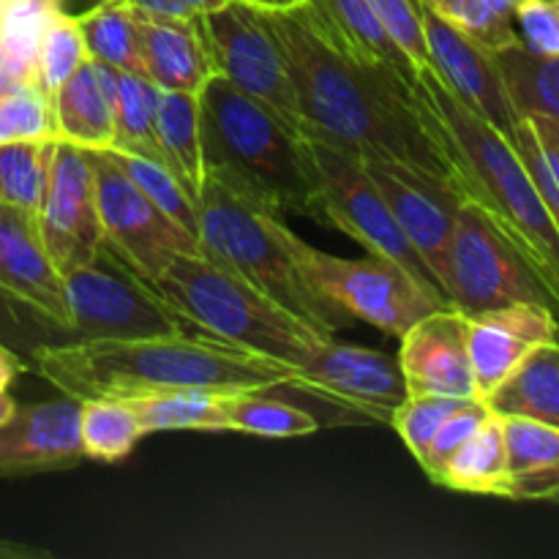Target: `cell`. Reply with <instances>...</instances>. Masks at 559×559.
<instances>
[{"mask_svg":"<svg viewBox=\"0 0 559 559\" xmlns=\"http://www.w3.org/2000/svg\"><path fill=\"white\" fill-rule=\"evenodd\" d=\"M265 14L289 63L309 140L342 147L360 162L393 158L448 178L409 76L344 58L314 31L304 3Z\"/></svg>","mask_w":559,"mask_h":559,"instance_id":"6da1fadb","label":"cell"},{"mask_svg":"<svg viewBox=\"0 0 559 559\" xmlns=\"http://www.w3.org/2000/svg\"><path fill=\"white\" fill-rule=\"evenodd\" d=\"M33 369L63 396L142 399L175 391L260 393L287 388L295 369L246 353L200 331L162 336L49 342L33 349Z\"/></svg>","mask_w":559,"mask_h":559,"instance_id":"7a4b0ae2","label":"cell"},{"mask_svg":"<svg viewBox=\"0 0 559 559\" xmlns=\"http://www.w3.org/2000/svg\"><path fill=\"white\" fill-rule=\"evenodd\" d=\"M409 87L459 194L513 240L559 298V229L516 145L473 112L435 66L415 71Z\"/></svg>","mask_w":559,"mask_h":559,"instance_id":"3957f363","label":"cell"},{"mask_svg":"<svg viewBox=\"0 0 559 559\" xmlns=\"http://www.w3.org/2000/svg\"><path fill=\"white\" fill-rule=\"evenodd\" d=\"M200 126L205 175L278 216L295 213L322 222L309 136L218 74L200 91Z\"/></svg>","mask_w":559,"mask_h":559,"instance_id":"277c9868","label":"cell"},{"mask_svg":"<svg viewBox=\"0 0 559 559\" xmlns=\"http://www.w3.org/2000/svg\"><path fill=\"white\" fill-rule=\"evenodd\" d=\"M298 235L282 216L205 175L200 191V254L233 271L278 306L325 336L353 325V317L306 278L298 262Z\"/></svg>","mask_w":559,"mask_h":559,"instance_id":"5b68a950","label":"cell"},{"mask_svg":"<svg viewBox=\"0 0 559 559\" xmlns=\"http://www.w3.org/2000/svg\"><path fill=\"white\" fill-rule=\"evenodd\" d=\"M194 331L298 369L331 338L205 254H180L153 282Z\"/></svg>","mask_w":559,"mask_h":559,"instance_id":"8992f818","label":"cell"},{"mask_svg":"<svg viewBox=\"0 0 559 559\" xmlns=\"http://www.w3.org/2000/svg\"><path fill=\"white\" fill-rule=\"evenodd\" d=\"M442 293L451 309L462 311L464 317L513 304L549 306L559 317V298L538 267L467 200L459 207L448 246Z\"/></svg>","mask_w":559,"mask_h":559,"instance_id":"52a82bcc","label":"cell"},{"mask_svg":"<svg viewBox=\"0 0 559 559\" xmlns=\"http://www.w3.org/2000/svg\"><path fill=\"white\" fill-rule=\"evenodd\" d=\"M66 278L69 328L60 342H98V338L162 336L194 331L153 282L131 271L104 246L96 260L76 267Z\"/></svg>","mask_w":559,"mask_h":559,"instance_id":"ba28073f","label":"cell"},{"mask_svg":"<svg viewBox=\"0 0 559 559\" xmlns=\"http://www.w3.org/2000/svg\"><path fill=\"white\" fill-rule=\"evenodd\" d=\"M309 142L311 153H314L317 178H320L322 222L333 224L344 235L358 240L371 257H380V260L399 265L431 298L451 306L440 284H437L435 273L429 271L424 257L415 251V246L409 243V238L396 224L385 197L380 194L374 180L369 178L360 158L322 140Z\"/></svg>","mask_w":559,"mask_h":559,"instance_id":"9c48e42d","label":"cell"},{"mask_svg":"<svg viewBox=\"0 0 559 559\" xmlns=\"http://www.w3.org/2000/svg\"><path fill=\"white\" fill-rule=\"evenodd\" d=\"M200 25L211 44L218 76L265 104L289 129L306 136V120L289 63L265 11L246 0H233L200 16Z\"/></svg>","mask_w":559,"mask_h":559,"instance_id":"30bf717a","label":"cell"},{"mask_svg":"<svg viewBox=\"0 0 559 559\" xmlns=\"http://www.w3.org/2000/svg\"><path fill=\"white\" fill-rule=\"evenodd\" d=\"M298 262L306 278L353 320L369 322L391 336L402 338L426 314L445 309V304L420 289L402 267L380 257L342 260L298 240Z\"/></svg>","mask_w":559,"mask_h":559,"instance_id":"8fae6325","label":"cell"},{"mask_svg":"<svg viewBox=\"0 0 559 559\" xmlns=\"http://www.w3.org/2000/svg\"><path fill=\"white\" fill-rule=\"evenodd\" d=\"M96 180L98 218H102L104 246L120 262L140 273L147 282H156L164 267L180 254H200L194 235L180 224L120 169L109 151H87Z\"/></svg>","mask_w":559,"mask_h":559,"instance_id":"7c38bea8","label":"cell"},{"mask_svg":"<svg viewBox=\"0 0 559 559\" xmlns=\"http://www.w3.org/2000/svg\"><path fill=\"white\" fill-rule=\"evenodd\" d=\"M287 388L374 424H391L396 407L407 399L399 358L380 349L342 344L336 336L322 338L311 349Z\"/></svg>","mask_w":559,"mask_h":559,"instance_id":"4fadbf2b","label":"cell"},{"mask_svg":"<svg viewBox=\"0 0 559 559\" xmlns=\"http://www.w3.org/2000/svg\"><path fill=\"white\" fill-rule=\"evenodd\" d=\"M36 224L49 260L63 276L96 260L104 249V233L91 153L71 142L55 140Z\"/></svg>","mask_w":559,"mask_h":559,"instance_id":"5bb4252c","label":"cell"},{"mask_svg":"<svg viewBox=\"0 0 559 559\" xmlns=\"http://www.w3.org/2000/svg\"><path fill=\"white\" fill-rule=\"evenodd\" d=\"M360 164L374 180L380 194L385 197L396 224L415 246V251L424 257L442 289L448 246H451L464 197L448 178L426 173L413 164L393 162V158H364Z\"/></svg>","mask_w":559,"mask_h":559,"instance_id":"9a60e30c","label":"cell"},{"mask_svg":"<svg viewBox=\"0 0 559 559\" xmlns=\"http://www.w3.org/2000/svg\"><path fill=\"white\" fill-rule=\"evenodd\" d=\"M0 300L60 333L69 328L63 273L44 249L36 216L11 205H0Z\"/></svg>","mask_w":559,"mask_h":559,"instance_id":"2e32d148","label":"cell"},{"mask_svg":"<svg viewBox=\"0 0 559 559\" xmlns=\"http://www.w3.org/2000/svg\"><path fill=\"white\" fill-rule=\"evenodd\" d=\"M424 5V3H420ZM424 36L431 66L440 71L445 85L467 104L473 112L489 120L497 131L511 140L519 123V112L502 80L497 55L475 44L456 27L424 5Z\"/></svg>","mask_w":559,"mask_h":559,"instance_id":"e0dca14e","label":"cell"},{"mask_svg":"<svg viewBox=\"0 0 559 559\" xmlns=\"http://www.w3.org/2000/svg\"><path fill=\"white\" fill-rule=\"evenodd\" d=\"M407 396L478 399L467 349V317L462 311L435 309L402 336L399 349Z\"/></svg>","mask_w":559,"mask_h":559,"instance_id":"ac0fdd59","label":"cell"},{"mask_svg":"<svg viewBox=\"0 0 559 559\" xmlns=\"http://www.w3.org/2000/svg\"><path fill=\"white\" fill-rule=\"evenodd\" d=\"M85 459L80 442V402L71 396L16 404L0 424V478L76 467Z\"/></svg>","mask_w":559,"mask_h":559,"instance_id":"d6986e66","label":"cell"},{"mask_svg":"<svg viewBox=\"0 0 559 559\" xmlns=\"http://www.w3.org/2000/svg\"><path fill=\"white\" fill-rule=\"evenodd\" d=\"M559 338V317L549 306L513 304L467 317V349L478 399L495 391L527 353Z\"/></svg>","mask_w":559,"mask_h":559,"instance_id":"ffe728a7","label":"cell"},{"mask_svg":"<svg viewBox=\"0 0 559 559\" xmlns=\"http://www.w3.org/2000/svg\"><path fill=\"white\" fill-rule=\"evenodd\" d=\"M134 11L142 71L158 91L200 93L218 74L200 20Z\"/></svg>","mask_w":559,"mask_h":559,"instance_id":"44dd1931","label":"cell"},{"mask_svg":"<svg viewBox=\"0 0 559 559\" xmlns=\"http://www.w3.org/2000/svg\"><path fill=\"white\" fill-rule=\"evenodd\" d=\"M306 16L314 31L344 58L396 74L415 76V66L388 36L369 0H306Z\"/></svg>","mask_w":559,"mask_h":559,"instance_id":"7402d4cb","label":"cell"},{"mask_svg":"<svg viewBox=\"0 0 559 559\" xmlns=\"http://www.w3.org/2000/svg\"><path fill=\"white\" fill-rule=\"evenodd\" d=\"M112 76L115 69L87 58L49 96L55 140L71 142L82 151H107L112 145Z\"/></svg>","mask_w":559,"mask_h":559,"instance_id":"603a6c76","label":"cell"},{"mask_svg":"<svg viewBox=\"0 0 559 559\" xmlns=\"http://www.w3.org/2000/svg\"><path fill=\"white\" fill-rule=\"evenodd\" d=\"M508 451V500L559 497V429L530 418H502Z\"/></svg>","mask_w":559,"mask_h":559,"instance_id":"cb8c5ba5","label":"cell"},{"mask_svg":"<svg viewBox=\"0 0 559 559\" xmlns=\"http://www.w3.org/2000/svg\"><path fill=\"white\" fill-rule=\"evenodd\" d=\"M500 418H530L559 429V338L538 344L522 364L484 396Z\"/></svg>","mask_w":559,"mask_h":559,"instance_id":"d4e9b609","label":"cell"},{"mask_svg":"<svg viewBox=\"0 0 559 559\" xmlns=\"http://www.w3.org/2000/svg\"><path fill=\"white\" fill-rule=\"evenodd\" d=\"M156 134L162 162L175 173L191 197L200 202L205 183V158H202L200 93L158 91Z\"/></svg>","mask_w":559,"mask_h":559,"instance_id":"484cf974","label":"cell"},{"mask_svg":"<svg viewBox=\"0 0 559 559\" xmlns=\"http://www.w3.org/2000/svg\"><path fill=\"white\" fill-rule=\"evenodd\" d=\"M440 486L464 495L508 497V451L502 418L491 413L459 448L440 475Z\"/></svg>","mask_w":559,"mask_h":559,"instance_id":"4316f807","label":"cell"},{"mask_svg":"<svg viewBox=\"0 0 559 559\" xmlns=\"http://www.w3.org/2000/svg\"><path fill=\"white\" fill-rule=\"evenodd\" d=\"M115 134L107 151L134 153L162 162V147L156 134L158 87L145 74L115 71L112 76Z\"/></svg>","mask_w":559,"mask_h":559,"instance_id":"83f0119b","label":"cell"},{"mask_svg":"<svg viewBox=\"0 0 559 559\" xmlns=\"http://www.w3.org/2000/svg\"><path fill=\"white\" fill-rule=\"evenodd\" d=\"M76 22L85 38L87 58L115 71L145 74L140 58L136 11L129 0H102L91 11L76 16Z\"/></svg>","mask_w":559,"mask_h":559,"instance_id":"f1b7e54d","label":"cell"},{"mask_svg":"<svg viewBox=\"0 0 559 559\" xmlns=\"http://www.w3.org/2000/svg\"><path fill=\"white\" fill-rule=\"evenodd\" d=\"M145 435L158 431H227L224 393L175 391L129 399Z\"/></svg>","mask_w":559,"mask_h":559,"instance_id":"f546056e","label":"cell"},{"mask_svg":"<svg viewBox=\"0 0 559 559\" xmlns=\"http://www.w3.org/2000/svg\"><path fill=\"white\" fill-rule=\"evenodd\" d=\"M145 437L134 407L126 399H85L80 402V442L85 459L120 462Z\"/></svg>","mask_w":559,"mask_h":559,"instance_id":"4dcf8cb0","label":"cell"},{"mask_svg":"<svg viewBox=\"0 0 559 559\" xmlns=\"http://www.w3.org/2000/svg\"><path fill=\"white\" fill-rule=\"evenodd\" d=\"M497 63L519 115L538 112L559 120V58H540L519 44L497 52Z\"/></svg>","mask_w":559,"mask_h":559,"instance_id":"1f68e13d","label":"cell"},{"mask_svg":"<svg viewBox=\"0 0 559 559\" xmlns=\"http://www.w3.org/2000/svg\"><path fill=\"white\" fill-rule=\"evenodd\" d=\"M420 3L495 55L522 44L516 27L519 0H420Z\"/></svg>","mask_w":559,"mask_h":559,"instance_id":"d6a6232c","label":"cell"},{"mask_svg":"<svg viewBox=\"0 0 559 559\" xmlns=\"http://www.w3.org/2000/svg\"><path fill=\"white\" fill-rule=\"evenodd\" d=\"M55 140H14L0 145V205L36 216L47 189Z\"/></svg>","mask_w":559,"mask_h":559,"instance_id":"836d02e7","label":"cell"},{"mask_svg":"<svg viewBox=\"0 0 559 559\" xmlns=\"http://www.w3.org/2000/svg\"><path fill=\"white\" fill-rule=\"evenodd\" d=\"M224 418L227 431L254 437H306L320 429V420L306 409L293 407L287 402L267 399L265 391L260 393H229L224 396Z\"/></svg>","mask_w":559,"mask_h":559,"instance_id":"e575fe53","label":"cell"},{"mask_svg":"<svg viewBox=\"0 0 559 559\" xmlns=\"http://www.w3.org/2000/svg\"><path fill=\"white\" fill-rule=\"evenodd\" d=\"M511 142L533 175L540 200L559 229V120L538 112L519 115Z\"/></svg>","mask_w":559,"mask_h":559,"instance_id":"d590c367","label":"cell"},{"mask_svg":"<svg viewBox=\"0 0 559 559\" xmlns=\"http://www.w3.org/2000/svg\"><path fill=\"white\" fill-rule=\"evenodd\" d=\"M109 156L120 164L126 175L156 202L158 211L167 213L175 224L186 229L189 235L200 233V202L186 191V186L175 178L173 169L164 162L147 156H134V153L109 151Z\"/></svg>","mask_w":559,"mask_h":559,"instance_id":"8d00e7d4","label":"cell"},{"mask_svg":"<svg viewBox=\"0 0 559 559\" xmlns=\"http://www.w3.org/2000/svg\"><path fill=\"white\" fill-rule=\"evenodd\" d=\"M58 0H0V49L25 76L36 80L38 41Z\"/></svg>","mask_w":559,"mask_h":559,"instance_id":"74e56055","label":"cell"},{"mask_svg":"<svg viewBox=\"0 0 559 559\" xmlns=\"http://www.w3.org/2000/svg\"><path fill=\"white\" fill-rule=\"evenodd\" d=\"M87 60L85 38H82L76 16L55 11L38 41L36 82L47 96H52L76 69Z\"/></svg>","mask_w":559,"mask_h":559,"instance_id":"f35d334b","label":"cell"},{"mask_svg":"<svg viewBox=\"0 0 559 559\" xmlns=\"http://www.w3.org/2000/svg\"><path fill=\"white\" fill-rule=\"evenodd\" d=\"M14 140H55L52 107L38 82L0 93V145Z\"/></svg>","mask_w":559,"mask_h":559,"instance_id":"ab89813d","label":"cell"},{"mask_svg":"<svg viewBox=\"0 0 559 559\" xmlns=\"http://www.w3.org/2000/svg\"><path fill=\"white\" fill-rule=\"evenodd\" d=\"M469 399H453V396H407L393 413V429L399 431V437L404 440V445L409 448L418 464L426 459L431 440L440 431V426L462 407Z\"/></svg>","mask_w":559,"mask_h":559,"instance_id":"60d3db41","label":"cell"},{"mask_svg":"<svg viewBox=\"0 0 559 559\" xmlns=\"http://www.w3.org/2000/svg\"><path fill=\"white\" fill-rule=\"evenodd\" d=\"M489 415L491 409L486 407L484 399H469V402H464L462 407L440 426V431H437L435 440H431L429 451H426V459L420 462V467L429 475L431 484H440L442 469L451 462L453 453L480 429V424H484Z\"/></svg>","mask_w":559,"mask_h":559,"instance_id":"b9f144b4","label":"cell"},{"mask_svg":"<svg viewBox=\"0 0 559 559\" xmlns=\"http://www.w3.org/2000/svg\"><path fill=\"white\" fill-rule=\"evenodd\" d=\"M388 36L399 44L415 71L431 66L424 36V5L420 0H369Z\"/></svg>","mask_w":559,"mask_h":559,"instance_id":"7bdbcfd3","label":"cell"},{"mask_svg":"<svg viewBox=\"0 0 559 559\" xmlns=\"http://www.w3.org/2000/svg\"><path fill=\"white\" fill-rule=\"evenodd\" d=\"M516 27L530 52L559 58V0H519Z\"/></svg>","mask_w":559,"mask_h":559,"instance_id":"ee69618b","label":"cell"},{"mask_svg":"<svg viewBox=\"0 0 559 559\" xmlns=\"http://www.w3.org/2000/svg\"><path fill=\"white\" fill-rule=\"evenodd\" d=\"M134 9L147 11V14L162 16H180V20H200L233 0H129Z\"/></svg>","mask_w":559,"mask_h":559,"instance_id":"f6af8a7d","label":"cell"},{"mask_svg":"<svg viewBox=\"0 0 559 559\" xmlns=\"http://www.w3.org/2000/svg\"><path fill=\"white\" fill-rule=\"evenodd\" d=\"M22 371H25V364H22V360L16 358L9 347H3V344H0V393L9 391Z\"/></svg>","mask_w":559,"mask_h":559,"instance_id":"bcb514c9","label":"cell"},{"mask_svg":"<svg viewBox=\"0 0 559 559\" xmlns=\"http://www.w3.org/2000/svg\"><path fill=\"white\" fill-rule=\"evenodd\" d=\"M49 551L33 549L25 544H11V540H0V559H47Z\"/></svg>","mask_w":559,"mask_h":559,"instance_id":"7dc6e473","label":"cell"},{"mask_svg":"<svg viewBox=\"0 0 559 559\" xmlns=\"http://www.w3.org/2000/svg\"><path fill=\"white\" fill-rule=\"evenodd\" d=\"M102 0H58V9L63 11V14H71V16H80L85 14V11H91L93 5H98Z\"/></svg>","mask_w":559,"mask_h":559,"instance_id":"c3c4849f","label":"cell"},{"mask_svg":"<svg viewBox=\"0 0 559 559\" xmlns=\"http://www.w3.org/2000/svg\"><path fill=\"white\" fill-rule=\"evenodd\" d=\"M246 3L257 5V9L262 11H287V9H295V5L306 3V0H246Z\"/></svg>","mask_w":559,"mask_h":559,"instance_id":"681fc988","label":"cell"},{"mask_svg":"<svg viewBox=\"0 0 559 559\" xmlns=\"http://www.w3.org/2000/svg\"><path fill=\"white\" fill-rule=\"evenodd\" d=\"M14 409H16V402L9 396V391L0 393V424L11 418V415H14Z\"/></svg>","mask_w":559,"mask_h":559,"instance_id":"f907efd6","label":"cell"},{"mask_svg":"<svg viewBox=\"0 0 559 559\" xmlns=\"http://www.w3.org/2000/svg\"><path fill=\"white\" fill-rule=\"evenodd\" d=\"M555 502H559V497H557V500H555Z\"/></svg>","mask_w":559,"mask_h":559,"instance_id":"816d5d0a","label":"cell"}]
</instances>
